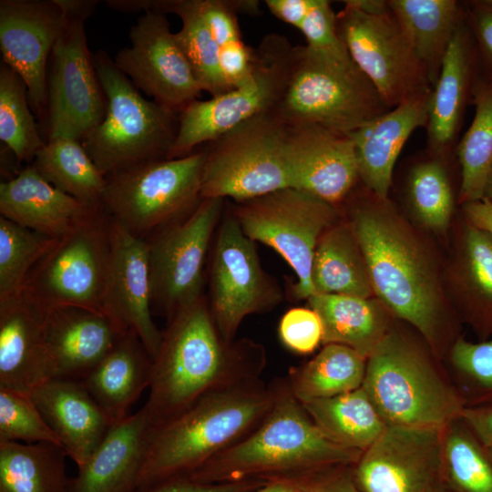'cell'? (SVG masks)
Instances as JSON below:
<instances>
[{"mask_svg":"<svg viewBox=\"0 0 492 492\" xmlns=\"http://www.w3.org/2000/svg\"><path fill=\"white\" fill-rule=\"evenodd\" d=\"M109 236L110 262L104 311L125 331L135 333L153 360L160 347L162 332L151 314L148 241L111 217Z\"/></svg>","mask_w":492,"mask_h":492,"instance_id":"obj_20","label":"cell"},{"mask_svg":"<svg viewBox=\"0 0 492 492\" xmlns=\"http://www.w3.org/2000/svg\"><path fill=\"white\" fill-rule=\"evenodd\" d=\"M44 418L77 467L83 466L113 425L80 381L52 378L31 393Z\"/></svg>","mask_w":492,"mask_h":492,"instance_id":"obj_27","label":"cell"},{"mask_svg":"<svg viewBox=\"0 0 492 492\" xmlns=\"http://www.w3.org/2000/svg\"><path fill=\"white\" fill-rule=\"evenodd\" d=\"M487 455L489 456L490 459L492 460V445L486 448Z\"/></svg>","mask_w":492,"mask_h":492,"instance_id":"obj_58","label":"cell"},{"mask_svg":"<svg viewBox=\"0 0 492 492\" xmlns=\"http://www.w3.org/2000/svg\"><path fill=\"white\" fill-rule=\"evenodd\" d=\"M278 333L288 349L301 354L313 352L323 343L322 321L310 307L288 310L280 320Z\"/></svg>","mask_w":492,"mask_h":492,"instance_id":"obj_47","label":"cell"},{"mask_svg":"<svg viewBox=\"0 0 492 492\" xmlns=\"http://www.w3.org/2000/svg\"><path fill=\"white\" fill-rule=\"evenodd\" d=\"M461 279L467 315L485 340L492 334V237L466 220Z\"/></svg>","mask_w":492,"mask_h":492,"instance_id":"obj_39","label":"cell"},{"mask_svg":"<svg viewBox=\"0 0 492 492\" xmlns=\"http://www.w3.org/2000/svg\"><path fill=\"white\" fill-rule=\"evenodd\" d=\"M223 200L203 199L148 241L152 306L168 319L200 299L204 265Z\"/></svg>","mask_w":492,"mask_h":492,"instance_id":"obj_16","label":"cell"},{"mask_svg":"<svg viewBox=\"0 0 492 492\" xmlns=\"http://www.w3.org/2000/svg\"><path fill=\"white\" fill-rule=\"evenodd\" d=\"M350 222L374 294L435 344L442 318L440 289L435 270L415 235L387 200L372 193L354 207Z\"/></svg>","mask_w":492,"mask_h":492,"instance_id":"obj_3","label":"cell"},{"mask_svg":"<svg viewBox=\"0 0 492 492\" xmlns=\"http://www.w3.org/2000/svg\"><path fill=\"white\" fill-rule=\"evenodd\" d=\"M19 441L26 444L51 443L62 446L31 394L0 388V442Z\"/></svg>","mask_w":492,"mask_h":492,"instance_id":"obj_44","label":"cell"},{"mask_svg":"<svg viewBox=\"0 0 492 492\" xmlns=\"http://www.w3.org/2000/svg\"><path fill=\"white\" fill-rule=\"evenodd\" d=\"M109 224L110 217L101 206L92 217L58 239L29 273L23 293L42 310L77 306L105 313Z\"/></svg>","mask_w":492,"mask_h":492,"instance_id":"obj_11","label":"cell"},{"mask_svg":"<svg viewBox=\"0 0 492 492\" xmlns=\"http://www.w3.org/2000/svg\"><path fill=\"white\" fill-rule=\"evenodd\" d=\"M151 367L144 345L128 332L80 382L115 425L130 415L131 406L149 388Z\"/></svg>","mask_w":492,"mask_h":492,"instance_id":"obj_29","label":"cell"},{"mask_svg":"<svg viewBox=\"0 0 492 492\" xmlns=\"http://www.w3.org/2000/svg\"><path fill=\"white\" fill-rule=\"evenodd\" d=\"M436 492H452L448 488H446L445 486L442 487L440 489H438Z\"/></svg>","mask_w":492,"mask_h":492,"instance_id":"obj_59","label":"cell"},{"mask_svg":"<svg viewBox=\"0 0 492 492\" xmlns=\"http://www.w3.org/2000/svg\"><path fill=\"white\" fill-rule=\"evenodd\" d=\"M24 80L11 67H0V139L19 161L33 160L45 145L28 105Z\"/></svg>","mask_w":492,"mask_h":492,"instance_id":"obj_41","label":"cell"},{"mask_svg":"<svg viewBox=\"0 0 492 492\" xmlns=\"http://www.w3.org/2000/svg\"><path fill=\"white\" fill-rule=\"evenodd\" d=\"M129 39L114 63L139 91L177 112L197 99L202 89L165 14L144 12L130 28Z\"/></svg>","mask_w":492,"mask_h":492,"instance_id":"obj_18","label":"cell"},{"mask_svg":"<svg viewBox=\"0 0 492 492\" xmlns=\"http://www.w3.org/2000/svg\"><path fill=\"white\" fill-rule=\"evenodd\" d=\"M66 18L50 56L47 139L81 141L104 118L106 97L96 72L85 21L97 1L61 0Z\"/></svg>","mask_w":492,"mask_h":492,"instance_id":"obj_12","label":"cell"},{"mask_svg":"<svg viewBox=\"0 0 492 492\" xmlns=\"http://www.w3.org/2000/svg\"><path fill=\"white\" fill-rule=\"evenodd\" d=\"M107 109L103 120L82 146L106 176L168 158L174 143L179 112L146 99L103 50L93 55Z\"/></svg>","mask_w":492,"mask_h":492,"instance_id":"obj_5","label":"cell"},{"mask_svg":"<svg viewBox=\"0 0 492 492\" xmlns=\"http://www.w3.org/2000/svg\"><path fill=\"white\" fill-rule=\"evenodd\" d=\"M471 104L474 118L455 148L461 170L458 201L462 205L483 199L492 163V78L482 72L473 86Z\"/></svg>","mask_w":492,"mask_h":492,"instance_id":"obj_37","label":"cell"},{"mask_svg":"<svg viewBox=\"0 0 492 492\" xmlns=\"http://www.w3.org/2000/svg\"><path fill=\"white\" fill-rule=\"evenodd\" d=\"M313 492H362L354 484L351 466H342L324 471L316 476Z\"/></svg>","mask_w":492,"mask_h":492,"instance_id":"obj_54","label":"cell"},{"mask_svg":"<svg viewBox=\"0 0 492 492\" xmlns=\"http://www.w3.org/2000/svg\"><path fill=\"white\" fill-rule=\"evenodd\" d=\"M317 0H266L270 12L278 19L300 28Z\"/></svg>","mask_w":492,"mask_h":492,"instance_id":"obj_53","label":"cell"},{"mask_svg":"<svg viewBox=\"0 0 492 492\" xmlns=\"http://www.w3.org/2000/svg\"><path fill=\"white\" fill-rule=\"evenodd\" d=\"M199 9L219 47L241 39L237 13L258 12L257 1L197 0Z\"/></svg>","mask_w":492,"mask_h":492,"instance_id":"obj_48","label":"cell"},{"mask_svg":"<svg viewBox=\"0 0 492 492\" xmlns=\"http://www.w3.org/2000/svg\"><path fill=\"white\" fill-rule=\"evenodd\" d=\"M483 198L492 200V163L487 177Z\"/></svg>","mask_w":492,"mask_h":492,"instance_id":"obj_57","label":"cell"},{"mask_svg":"<svg viewBox=\"0 0 492 492\" xmlns=\"http://www.w3.org/2000/svg\"><path fill=\"white\" fill-rule=\"evenodd\" d=\"M460 418L486 448L492 445V401L465 406Z\"/></svg>","mask_w":492,"mask_h":492,"instance_id":"obj_52","label":"cell"},{"mask_svg":"<svg viewBox=\"0 0 492 492\" xmlns=\"http://www.w3.org/2000/svg\"><path fill=\"white\" fill-rule=\"evenodd\" d=\"M32 165L59 190L87 205H102L107 177L81 141L67 137L48 138L35 155Z\"/></svg>","mask_w":492,"mask_h":492,"instance_id":"obj_36","label":"cell"},{"mask_svg":"<svg viewBox=\"0 0 492 492\" xmlns=\"http://www.w3.org/2000/svg\"><path fill=\"white\" fill-rule=\"evenodd\" d=\"M101 206L87 205L59 190L32 164L0 184L1 216L54 239L72 231Z\"/></svg>","mask_w":492,"mask_h":492,"instance_id":"obj_26","label":"cell"},{"mask_svg":"<svg viewBox=\"0 0 492 492\" xmlns=\"http://www.w3.org/2000/svg\"><path fill=\"white\" fill-rule=\"evenodd\" d=\"M220 66L231 90L247 85L254 77L255 49L242 40L222 46Z\"/></svg>","mask_w":492,"mask_h":492,"instance_id":"obj_51","label":"cell"},{"mask_svg":"<svg viewBox=\"0 0 492 492\" xmlns=\"http://www.w3.org/2000/svg\"><path fill=\"white\" fill-rule=\"evenodd\" d=\"M292 47L277 34L266 36L255 49L253 79L208 100H194L179 112V127L167 159L193 153L241 123L272 111L286 87Z\"/></svg>","mask_w":492,"mask_h":492,"instance_id":"obj_13","label":"cell"},{"mask_svg":"<svg viewBox=\"0 0 492 492\" xmlns=\"http://www.w3.org/2000/svg\"><path fill=\"white\" fill-rule=\"evenodd\" d=\"M55 377L81 381L128 333L107 313L77 306L43 310Z\"/></svg>","mask_w":492,"mask_h":492,"instance_id":"obj_22","label":"cell"},{"mask_svg":"<svg viewBox=\"0 0 492 492\" xmlns=\"http://www.w3.org/2000/svg\"><path fill=\"white\" fill-rule=\"evenodd\" d=\"M152 425L144 407L113 425L69 480L67 492H131L138 486Z\"/></svg>","mask_w":492,"mask_h":492,"instance_id":"obj_28","label":"cell"},{"mask_svg":"<svg viewBox=\"0 0 492 492\" xmlns=\"http://www.w3.org/2000/svg\"><path fill=\"white\" fill-rule=\"evenodd\" d=\"M288 128L291 188L337 208L360 179L350 136L316 125Z\"/></svg>","mask_w":492,"mask_h":492,"instance_id":"obj_21","label":"cell"},{"mask_svg":"<svg viewBox=\"0 0 492 492\" xmlns=\"http://www.w3.org/2000/svg\"><path fill=\"white\" fill-rule=\"evenodd\" d=\"M57 241L0 216V300L23 293L29 273Z\"/></svg>","mask_w":492,"mask_h":492,"instance_id":"obj_42","label":"cell"},{"mask_svg":"<svg viewBox=\"0 0 492 492\" xmlns=\"http://www.w3.org/2000/svg\"><path fill=\"white\" fill-rule=\"evenodd\" d=\"M61 0H1L3 62L24 80L37 116L47 108L46 64L65 23Z\"/></svg>","mask_w":492,"mask_h":492,"instance_id":"obj_19","label":"cell"},{"mask_svg":"<svg viewBox=\"0 0 492 492\" xmlns=\"http://www.w3.org/2000/svg\"><path fill=\"white\" fill-rule=\"evenodd\" d=\"M266 364L261 343L223 339L201 297L168 319L143 407L159 425L207 395L260 380Z\"/></svg>","mask_w":492,"mask_h":492,"instance_id":"obj_1","label":"cell"},{"mask_svg":"<svg viewBox=\"0 0 492 492\" xmlns=\"http://www.w3.org/2000/svg\"><path fill=\"white\" fill-rule=\"evenodd\" d=\"M317 475L272 481L248 492H313V482Z\"/></svg>","mask_w":492,"mask_h":492,"instance_id":"obj_56","label":"cell"},{"mask_svg":"<svg viewBox=\"0 0 492 492\" xmlns=\"http://www.w3.org/2000/svg\"><path fill=\"white\" fill-rule=\"evenodd\" d=\"M205 150L146 162L107 177L102 206L133 234L143 236L190 214L200 202Z\"/></svg>","mask_w":492,"mask_h":492,"instance_id":"obj_10","label":"cell"},{"mask_svg":"<svg viewBox=\"0 0 492 492\" xmlns=\"http://www.w3.org/2000/svg\"><path fill=\"white\" fill-rule=\"evenodd\" d=\"M389 108L354 62L293 46L283 94L272 112L287 126L316 125L350 135Z\"/></svg>","mask_w":492,"mask_h":492,"instance_id":"obj_6","label":"cell"},{"mask_svg":"<svg viewBox=\"0 0 492 492\" xmlns=\"http://www.w3.org/2000/svg\"><path fill=\"white\" fill-rule=\"evenodd\" d=\"M456 420L443 434V484L452 492H492V460L470 428Z\"/></svg>","mask_w":492,"mask_h":492,"instance_id":"obj_40","label":"cell"},{"mask_svg":"<svg viewBox=\"0 0 492 492\" xmlns=\"http://www.w3.org/2000/svg\"><path fill=\"white\" fill-rule=\"evenodd\" d=\"M481 72L477 46L464 18L430 95L425 128L431 156L445 159L456 148L466 108L471 104L473 86Z\"/></svg>","mask_w":492,"mask_h":492,"instance_id":"obj_23","label":"cell"},{"mask_svg":"<svg viewBox=\"0 0 492 492\" xmlns=\"http://www.w3.org/2000/svg\"><path fill=\"white\" fill-rule=\"evenodd\" d=\"M431 91L401 102L349 136L354 143L359 178L372 194L387 200L393 170L411 134L426 127Z\"/></svg>","mask_w":492,"mask_h":492,"instance_id":"obj_25","label":"cell"},{"mask_svg":"<svg viewBox=\"0 0 492 492\" xmlns=\"http://www.w3.org/2000/svg\"><path fill=\"white\" fill-rule=\"evenodd\" d=\"M307 301L322 321L323 345L343 344L368 359L388 333L384 312L371 298L313 294Z\"/></svg>","mask_w":492,"mask_h":492,"instance_id":"obj_32","label":"cell"},{"mask_svg":"<svg viewBox=\"0 0 492 492\" xmlns=\"http://www.w3.org/2000/svg\"><path fill=\"white\" fill-rule=\"evenodd\" d=\"M362 386L386 425L445 429L466 406L422 352L395 333L367 359Z\"/></svg>","mask_w":492,"mask_h":492,"instance_id":"obj_7","label":"cell"},{"mask_svg":"<svg viewBox=\"0 0 492 492\" xmlns=\"http://www.w3.org/2000/svg\"><path fill=\"white\" fill-rule=\"evenodd\" d=\"M366 363L367 359L354 349L328 343L310 361L291 368L285 378L292 394L303 404L361 387Z\"/></svg>","mask_w":492,"mask_h":492,"instance_id":"obj_35","label":"cell"},{"mask_svg":"<svg viewBox=\"0 0 492 492\" xmlns=\"http://www.w3.org/2000/svg\"><path fill=\"white\" fill-rule=\"evenodd\" d=\"M388 6L424 66L432 88L452 39L465 18L456 0H389Z\"/></svg>","mask_w":492,"mask_h":492,"instance_id":"obj_30","label":"cell"},{"mask_svg":"<svg viewBox=\"0 0 492 492\" xmlns=\"http://www.w3.org/2000/svg\"><path fill=\"white\" fill-rule=\"evenodd\" d=\"M445 429L386 425L351 466L362 492H436L442 487Z\"/></svg>","mask_w":492,"mask_h":492,"instance_id":"obj_17","label":"cell"},{"mask_svg":"<svg viewBox=\"0 0 492 492\" xmlns=\"http://www.w3.org/2000/svg\"><path fill=\"white\" fill-rule=\"evenodd\" d=\"M52 378L43 310L24 293L0 300V388L30 394Z\"/></svg>","mask_w":492,"mask_h":492,"instance_id":"obj_24","label":"cell"},{"mask_svg":"<svg viewBox=\"0 0 492 492\" xmlns=\"http://www.w3.org/2000/svg\"><path fill=\"white\" fill-rule=\"evenodd\" d=\"M149 2V10L165 15L173 13L180 17L181 28L174 36L202 91L210 93L211 97L230 91L220 66V47L199 9L197 0Z\"/></svg>","mask_w":492,"mask_h":492,"instance_id":"obj_38","label":"cell"},{"mask_svg":"<svg viewBox=\"0 0 492 492\" xmlns=\"http://www.w3.org/2000/svg\"><path fill=\"white\" fill-rule=\"evenodd\" d=\"M443 161L432 156L416 164L407 181V198L415 216L435 231L446 230L454 210L453 190Z\"/></svg>","mask_w":492,"mask_h":492,"instance_id":"obj_43","label":"cell"},{"mask_svg":"<svg viewBox=\"0 0 492 492\" xmlns=\"http://www.w3.org/2000/svg\"><path fill=\"white\" fill-rule=\"evenodd\" d=\"M233 215L251 241L274 250L297 276L295 300L314 294L312 268L323 233L337 222V208L302 190L287 188L239 202Z\"/></svg>","mask_w":492,"mask_h":492,"instance_id":"obj_14","label":"cell"},{"mask_svg":"<svg viewBox=\"0 0 492 492\" xmlns=\"http://www.w3.org/2000/svg\"><path fill=\"white\" fill-rule=\"evenodd\" d=\"M451 359L467 386L472 405L492 401V338L479 343L457 339Z\"/></svg>","mask_w":492,"mask_h":492,"instance_id":"obj_45","label":"cell"},{"mask_svg":"<svg viewBox=\"0 0 492 492\" xmlns=\"http://www.w3.org/2000/svg\"><path fill=\"white\" fill-rule=\"evenodd\" d=\"M486 1H487V3L488 5H492V0H486Z\"/></svg>","mask_w":492,"mask_h":492,"instance_id":"obj_60","label":"cell"},{"mask_svg":"<svg viewBox=\"0 0 492 492\" xmlns=\"http://www.w3.org/2000/svg\"><path fill=\"white\" fill-rule=\"evenodd\" d=\"M268 483V481L262 479L202 483L186 476H180L149 485L138 486L131 492H248Z\"/></svg>","mask_w":492,"mask_h":492,"instance_id":"obj_50","label":"cell"},{"mask_svg":"<svg viewBox=\"0 0 492 492\" xmlns=\"http://www.w3.org/2000/svg\"><path fill=\"white\" fill-rule=\"evenodd\" d=\"M283 299L262 268L254 241L233 213L218 229L210 268V313L224 340L232 342L249 315L269 312Z\"/></svg>","mask_w":492,"mask_h":492,"instance_id":"obj_15","label":"cell"},{"mask_svg":"<svg viewBox=\"0 0 492 492\" xmlns=\"http://www.w3.org/2000/svg\"><path fill=\"white\" fill-rule=\"evenodd\" d=\"M276 384L274 403L263 421L186 477L202 483L272 482L311 477L358 461L362 452L327 436L292 394L286 378L276 379Z\"/></svg>","mask_w":492,"mask_h":492,"instance_id":"obj_2","label":"cell"},{"mask_svg":"<svg viewBox=\"0 0 492 492\" xmlns=\"http://www.w3.org/2000/svg\"><path fill=\"white\" fill-rule=\"evenodd\" d=\"M66 456L51 443L0 442V492H67Z\"/></svg>","mask_w":492,"mask_h":492,"instance_id":"obj_33","label":"cell"},{"mask_svg":"<svg viewBox=\"0 0 492 492\" xmlns=\"http://www.w3.org/2000/svg\"><path fill=\"white\" fill-rule=\"evenodd\" d=\"M312 284L314 294L361 298L374 295L366 263L351 223L335 222L315 249Z\"/></svg>","mask_w":492,"mask_h":492,"instance_id":"obj_31","label":"cell"},{"mask_svg":"<svg viewBox=\"0 0 492 492\" xmlns=\"http://www.w3.org/2000/svg\"><path fill=\"white\" fill-rule=\"evenodd\" d=\"M276 393V379H260L207 395L152 426L137 487L187 476L243 439L266 417Z\"/></svg>","mask_w":492,"mask_h":492,"instance_id":"obj_4","label":"cell"},{"mask_svg":"<svg viewBox=\"0 0 492 492\" xmlns=\"http://www.w3.org/2000/svg\"><path fill=\"white\" fill-rule=\"evenodd\" d=\"M299 30L306 46L314 52L340 62H354L338 33L336 14L330 1L317 0Z\"/></svg>","mask_w":492,"mask_h":492,"instance_id":"obj_46","label":"cell"},{"mask_svg":"<svg viewBox=\"0 0 492 492\" xmlns=\"http://www.w3.org/2000/svg\"><path fill=\"white\" fill-rule=\"evenodd\" d=\"M288 126L272 111L256 116L205 150L200 199L243 202L291 188Z\"/></svg>","mask_w":492,"mask_h":492,"instance_id":"obj_8","label":"cell"},{"mask_svg":"<svg viewBox=\"0 0 492 492\" xmlns=\"http://www.w3.org/2000/svg\"><path fill=\"white\" fill-rule=\"evenodd\" d=\"M336 14L341 39L359 70L394 108L432 91L427 73L405 39L387 1L347 0Z\"/></svg>","mask_w":492,"mask_h":492,"instance_id":"obj_9","label":"cell"},{"mask_svg":"<svg viewBox=\"0 0 492 492\" xmlns=\"http://www.w3.org/2000/svg\"><path fill=\"white\" fill-rule=\"evenodd\" d=\"M465 19L475 41L483 75L492 78V5L486 0L463 2Z\"/></svg>","mask_w":492,"mask_h":492,"instance_id":"obj_49","label":"cell"},{"mask_svg":"<svg viewBox=\"0 0 492 492\" xmlns=\"http://www.w3.org/2000/svg\"><path fill=\"white\" fill-rule=\"evenodd\" d=\"M302 405L327 436L362 453L386 427L363 386L333 397L309 401Z\"/></svg>","mask_w":492,"mask_h":492,"instance_id":"obj_34","label":"cell"},{"mask_svg":"<svg viewBox=\"0 0 492 492\" xmlns=\"http://www.w3.org/2000/svg\"><path fill=\"white\" fill-rule=\"evenodd\" d=\"M463 206L466 220L492 237V200L483 198Z\"/></svg>","mask_w":492,"mask_h":492,"instance_id":"obj_55","label":"cell"}]
</instances>
